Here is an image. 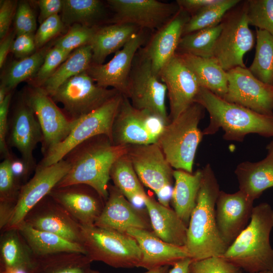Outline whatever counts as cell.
<instances>
[{
    "mask_svg": "<svg viewBox=\"0 0 273 273\" xmlns=\"http://www.w3.org/2000/svg\"><path fill=\"white\" fill-rule=\"evenodd\" d=\"M128 148V145L114 144L105 135L86 140L64 158L70 168L55 187L85 184L94 188L106 202L111 167L117 160L127 153Z\"/></svg>",
    "mask_w": 273,
    "mask_h": 273,
    "instance_id": "1",
    "label": "cell"
},
{
    "mask_svg": "<svg viewBox=\"0 0 273 273\" xmlns=\"http://www.w3.org/2000/svg\"><path fill=\"white\" fill-rule=\"evenodd\" d=\"M196 206L187 228L185 248L192 260L222 256L228 245L222 240L216 221L215 207L220 191L210 164L203 169Z\"/></svg>",
    "mask_w": 273,
    "mask_h": 273,
    "instance_id": "2",
    "label": "cell"
},
{
    "mask_svg": "<svg viewBox=\"0 0 273 273\" xmlns=\"http://www.w3.org/2000/svg\"><path fill=\"white\" fill-rule=\"evenodd\" d=\"M194 102L202 105L209 116V123L203 135L215 133L221 128L227 141L242 142L251 133L273 137V115H266L229 102L201 87Z\"/></svg>",
    "mask_w": 273,
    "mask_h": 273,
    "instance_id": "3",
    "label": "cell"
},
{
    "mask_svg": "<svg viewBox=\"0 0 273 273\" xmlns=\"http://www.w3.org/2000/svg\"><path fill=\"white\" fill-rule=\"evenodd\" d=\"M272 229V207L266 202L254 206L249 223L222 257L249 273L273 271Z\"/></svg>",
    "mask_w": 273,
    "mask_h": 273,
    "instance_id": "4",
    "label": "cell"
},
{
    "mask_svg": "<svg viewBox=\"0 0 273 273\" xmlns=\"http://www.w3.org/2000/svg\"><path fill=\"white\" fill-rule=\"evenodd\" d=\"M205 110L194 102L164 126L157 143L172 168L193 173L197 150L204 135L198 126Z\"/></svg>",
    "mask_w": 273,
    "mask_h": 273,
    "instance_id": "5",
    "label": "cell"
},
{
    "mask_svg": "<svg viewBox=\"0 0 273 273\" xmlns=\"http://www.w3.org/2000/svg\"><path fill=\"white\" fill-rule=\"evenodd\" d=\"M82 245L92 261L115 268L139 267L142 254L136 241L126 233L95 225H82Z\"/></svg>",
    "mask_w": 273,
    "mask_h": 273,
    "instance_id": "6",
    "label": "cell"
},
{
    "mask_svg": "<svg viewBox=\"0 0 273 273\" xmlns=\"http://www.w3.org/2000/svg\"><path fill=\"white\" fill-rule=\"evenodd\" d=\"M221 28L214 46L212 58L226 72L236 67H246L244 55L255 41L249 28L246 1H240L224 15Z\"/></svg>",
    "mask_w": 273,
    "mask_h": 273,
    "instance_id": "7",
    "label": "cell"
},
{
    "mask_svg": "<svg viewBox=\"0 0 273 273\" xmlns=\"http://www.w3.org/2000/svg\"><path fill=\"white\" fill-rule=\"evenodd\" d=\"M123 97L118 94L78 119L68 136L44 155L38 165L48 166L57 163L76 146L97 135H105L112 141L113 124Z\"/></svg>",
    "mask_w": 273,
    "mask_h": 273,
    "instance_id": "8",
    "label": "cell"
},
{
    "mask_svg": "<svg viewBox=\"0 0 273 273\" xmlns=\"http://www.w3.org/2000/svg\"><path fill=\"white\" fill-rule=\"evenodd\" d=\"M135 57L126 97L134 108L148 112L166 125L169 121L165 105L166 85L154 73L150 60L142 52Z\"/></svg>",
    "mask_w": 273,
    "mask_h": 273,
    "instance_id": "9",
    "label": "cell"
},
{
    "mask_svg": "<svg viewBox=\"0 0 273 273\" xmlns=\"http://www.w3.org/2000/svg\"><path fill=\"white\" fill-rule=\"evenodd\" d=\"M98 85L87 71L67 80L52 97L61 103L67 116L75 121L97 109L119 94Z\"/></svg>",
    "mask_w": 273,
    "mask_h": 273,
    "instance_id": "10",
    "label": "cell"
},
{
    "mask_svg": "<svg viewBox=\"0 0 273 273\" xmlns=\"http://www.w3.org/2000/svg\"><path fill=\"white\" fill-rule=\"evenodd\" d=\"M165 125L157 117L134 108L123 96L113 124L112 141L116 145L155 143Z\"/></svg>",
    "mask_w": 273,
    "mask_h": 273,
    "instance_id": "11",
    "label": "cell"
},
{
    "mask_svg": "<svg viewBox=\"0 0 273 273\" xmlns=\"http://www.w3.org/2000/svg\"><path fill=\"white\" fill-rule=\"evenodd\" d=\"M22 95L40 124L43 135L41 152L44 156L68 136L77 120L70 119L40 87L31 85Z\"/></svg>",
    "mask_w": 273,
    "mask_h": 273,
    "instance_id": "12",
    "label": "cell"
},
{
    "mask_svg": "<svg viewBox=\"0 0 273 273\" xmlns=\"http://www.w3.org/2000/svg\"><path fill=\"white\" fill-rule=\"evenodd\" d=\"M127 154L141 182L153 191L163 204L162 193L169 191L174 170L157 143L128 145Z\"/></svg>",
    "mask_w": 273,
    "mask_h": 273,
    "instance_id": "13",
    "label": "cell"
},
{
    "mask_svg": "<svg viewBox=\"0 0 273 273\" xmlns=\"http://www.w3.org/2000/svg\"><path fill=\"white\" fill-rule=\"evenodd\" d=\"M70 168V164L64 159L48 166L37 165L33 176L22 186L12 215L2 232L17 229L29 211L49 195Z\"/></svg>",
    "mask_w": 273,
    "mask_h": 273,
    "instance_id": "14",
    "label": "cell"
},
{
    "mask_svg": "<svg viewBox=\"0 0 273 273\" xmlns=\"http://www.w3.org/2000/svg\"><path fill=\"white\" fill-rule=\"evenodd\" d=\"M228 90L224 100L256 112L273 115V86L255 77L246 67L227 71Z\"/></svg>",
    "mask_w": 273,
    "mask_h": 273,
    "instance_id": "15",
    "label": "cell"
},
{
    "mask_svg": "<svg viewBox=\"0 0 273 273\" xmlns=\"http://www.w3.org/2000/svg\"><path fill=\"white\" fill-rule=\"evenodd\" d=\"M43 135L40 124L30 106L23 95L17 101L9 117L7 144L15 148L31 172L37 165L33 153L37 145L41 143Z\"/></svg>",
    "mask_w": 273,
    "mask_h": 273,
    "instance_id": "16",
    "label": "cell"
},
{
    "mask_svg": "<svg viewBox=\"0 0 273 273\" xmlns=\"http://www.w3.org/2000/svg\"><path fill=\"white\" fill-rule=\"evenodd\" d=\"M115 12L113 23H126L141 29H159L179 10L175 3L157 0H108Z\"/></svg>",
    "mask_w": 273,
    "mask_h": 273,
    "instance_id": "17",
    "label": "cell"
},
{
    "mask_svg": "<svg viewBox=\"0 0 273 273\" xmlns=\"http://www.w3.org/2000/svg\"><path fill=\"white\" fill-rule=\"evenodd\" d=\"M145 38L143 31L140 29L108 62L92 63L87 72L98 85L105 88L112 87L127 97L133 62Z\"/></svg>",
    "mask_w": 273,
    "mask_h": 273,
    "instance_id": "18",
    "label": "cell"
},
{
    "mask_svg": "<svg viewBox=\"0 0 273 273\" xmlns=\"http://www.w3.org/2000/svg\"><path fill=\"white\" fill-rule=\"evenodd\" d=\"M159 78L167 89L169 123L194 102L201 87L194 74L177 54L163 67Z\"/></svg>",
    "mask_w": 273,
    "mask_h": 273,
    "instance_id": "19",
    "label": "cell"
},
{
    "mask_svg": "<svg viewBox=\"0 0 273 273\" xmlns=\"http://www.w3.org/2000/svg\"><path fill=\"white\" fill-rule=\"evenodd\" d=\"M23 221L35 229L82 245L81 225L49 195L29 211Z\"/></svg>",
    "mask_w": 273,
    "mask_h": 273,
    "instance_id": "20",
    "label": "cell"
},
{
    "mask_svg": "<svg viewBox=\"0 0 273 273\" xmlns=\"http://www.w3.org/2000/svg\"><path fill=\"white\" fill-rule=\"evenodd\" d=\"M254 201L240 190L234 193L220 191L216 203V221L219 234L228 247L248 225Z\"/></svg>",
    "mask_w": 273,
    "mask_h": 273,
    "instance_id": "21",
    "label": "cell"
},
{
    "mask_svg": "<svg viewBox=\"0 0 273 273\" xmlns=\"http://www.w3.org/2000/svg\"><path fill=\"white\" fill-rule=\"evenodd\" d=\"M49 195L82 225H94L106 202L94 188L83 184L55 187Z\"/></svg>",
    "mask_w": 273,
    "mask_h": 273,
    "instance_id": "22",
    "label": "cell"
},
{
    "mask_svg": "<svg viewBox=\"0 0 273 273\" xmlns=\"http://www.w3.org/2000/svg\"><path fill=\"white\" fill-rule=\"evenodd\" d=\"M108 192V199L94 225L122 233L130 228L152 231L149 218L114 186L109 185Z\"/></svg>",
    "mask_w": 273,
    "mask_h": 273,
    "instance_id": "23",
    "label": "cell"
},
{
    "mask_svg": "<svg viewBox=\"0 0 273 273\" xmlns=\"http://www.w3.org/2000/svg\"><path fill=\"white\" fill-rule=\"evenodd\" d=\"M190 17L188 13L179 8L177 12L157 30L142 51L150 60L154 73L159 77L162 69L176 54L184 28Z\"/></svg>",
    "mask_w": 273,
    "mask_h": 273,
    "instance_id": "24",
    "label": "cell"
},
{
    "mask_svg": "<svg viewBox=\"0 0 273 273\" xmlns=\"http://www.w3.org/2000/svg\"><path fill=\"white\" fill-rule=\"evenodd\" d=\"M126 234L133 238L141 251L140 266L150 270L163 266H172L184 258L189 257L185 247L167 243L152 231L130 228Z\"/></svg>",
    "mask_w": 273,
    "mask_h": 273,
    "instance_id": "25",
    "label": "cell"
},
{
    "mask_svg": "<svg viewBox=\"0 0 273 273\" xmlns=\"http://www.w3.org/2000/svg\"><path fill=\"white\" fill-rule=\"evenodd\" d=\"M143 201L148 211L153 232L167 243L185 247L188 226L174 210L148 195Z\"/></svg>",
    "mask_w": 273,
    "mask_h": 273,
    "instance_id": "26",
    "label": "cell"
},
{
    "mask_svg": "<svg viewBox=\"0 0 273 273\" xmlns=\"http://www.w3.org/2000/svg\"><path fill=\"white\" fill-rule=\"evenodd\" d=\"M239 190L253 200L267 189L273 187V157L267 155L255 162L245 161L236 168Z\"/></svg>",
    "mask_w": 273,
    "mask_h": 273,
    "instance_id": "27",
    "label": "cell"
},
{
    "mask_svg": "<svg viewBox=\"0 0 273 273\" xmlns=\"http://www.w3.org/2000/svg\"><path fill=\"white\" fill-rule=\"evenodd\" d=\"M173 175L175 183L171 194L172 206L177 215L188 226L196 204L203 176L202 169L194 173L175 169Z\"/></svg>",
    "mask_w": 273,
    "mask_h": 273,
    "instance_id": "28",
    "label": "cell"
},
{
    "mask_svg": "<svg viewBox=\"0 0 273 273\" xmlns=\"http://www.w3.org/2000/svg\"><path fill=\"white\" fill-rule=\"evenodd\" d=\"M140 29L126 23H113L97 28L89 44L93 63L103 64L107 56L121 50Z\"/></svg>",
    "mask_w": 273,
    "mask_h": 273,
    "instance_id": "29",
    "label": "cell"
},
{
    "mask_svg": "<svg viewBox=\"0 0 273 273\" xmlns=\"http://www.w3.org/2000/svg\"><path fill=\"white\" fill-rule=\"evenodd\" d=\"M177 54L194 74L201 87L221 98L224 96L228 90L227 72L214 59Z\"/></svg>",
    "mask_w": 273,
    "mask_h": 273,
    "instance_id": "30",
    "label": "cell"
},
{
    "mask_svg": "<svg viewBox=\"0 0 273 273\" xmlns=\"http://www.w3.org/2000/svg\"><path fill=\"white\" fill-rule=\"evenodd\" d=\"M34 254L17 229L2 232L0 240V271H27Z\"/></svg>",
    "mask_w": 273,
    "mask_h": 273,
    "instance_id": "31",
    "label": "cell"
},
{
    "mask_svg": "<svg viewBox=\"0 0 273 273\" xmlns=\"http://www.w3.org/2000/svg\"><path fill=\"white\" fill-rule=\"evenodd\" d=\"M36 256L60 252H78L85 254L83 247L56 234L35 229L23 221L17 228Z\"/></svg>",
    "mask_w": 273,
    "mask_h": 273,
    "instance_id": "32",
    "label": "cell"
},
{
    "mask_svg": "<svg viewBox=\"0 0 273 273\" xmlns=\"http://www.w3.org/2000/svg\"><path fill=\"white\" fill-rule=\"evenodd\" d=\"M92 262L83 253L60 252L36 256L27 273H86Z\"/></svg>",
    "mask_w": 273,
    "mask_h": 273,
    "instance_id": "33",
    "label": "cell"
},
{
    "mask_svg": "<svg viewBox=\"0 0 273 273\" xmlns=\"http://www.w3.org/2000/svg\"><path fill=\"white\" fill-rule=\"evenodd\" d=\"M93 63L90 44L73 51L40 87L52 97L58 88L69 79L87 71Z\"/></svg>",
    "mask_w": 273,
    "mask_h": 273,
    "instance_id": "34",
    "label": "cell"
},
{
    "mask_svg": "<svg viewBox=\"0 0 273 273\" xmlns=\"http://www.w3.org/2000/svg\"><path fill=\"white\" fill-rule=\"evenodd\" d=\"M110 179L114 186L131 202L136 198L143 200L147 195L127 154L113 164Z\"/></svg>",
    "mask_w": 273,
    "mask_h": 273,
    "instance_id": "35",
    "label": "cell"
},
{
    "mask_svg": "<svg viewBox=\"0 0 273 273\" xmlns=\"http://www.w3.org/2000/svg\"><path fill=\"white\" fill-rule=\"evenodd\" d=\"M248 69L257 79L273 86V36L267 32L256 29L255 55Z\"/></svg>",
    "mask_w": 273,
    "mask_h": 273,
    "instance_id": "36",
    "label": "cell"
},
{
    "mask_svg": "<svg viewBox=\"0 0 273 273\" xmlns=\"http://www.w3.org/2000/svg\"><path fill=\"white\" fill-rule=\"evenodd\" d=\"M49 49L46 47L28 57L13 61L3 75L1 84L11 93L20 82L33 78Z\"/></svg>",
    "mask_w": 273,
    "mask_h": 273,
    "instance_id": "37",
    "label": "cell"
},
{
    "mask_svg": "<svg viewBox=\"0 0 273 273\" xmlns=\"http://www.w3.org/2000/svg\"><path fill=\"white\" fill-rule=\"evenodd\" d=\"M104 7L99 0H63L61 19L64 25L75 23L94 27L104 14Z\"/></svg>",
    "mask_w": 273,
    "mask_h": 273,
    "instance_id": "38",
    "label": "cell"
},
{
    "mask_svg": "<svg viewBox=\"0 0 273 273\" xmlns=\"http://www.w3.org/2000/svg\"><path fill=\"white\" fill-rule=\"evenodd\" d=\"M221 25L201 29L182 36L176 53L211 58L216 39L220 33Z\"/></svg>",
    "mask_w": 273,
    "mask_h": 273,
    "instance_id": "39",
    "label": "cell"
},
{
    "mask_svg": "<svg viewBox=\"0 0 273 273\" xmlns=\"http://www.w3.org/2000/svg\"><path fill=\"white\" fill-rule=\"evenodd\" d=\"M240 0H218L191 16L183 30V36L219 24L225 14Z\"/></svg>",
    "mask_w": 273,
    "mask_h": 273,
    "instance_id": "40",
    "label": "cell"
},
{
    "mask_svg": "<svg viewBox=\"0 0 273 273\" xmlns=\"http://www.w3.org/2000/svg\"><path fill=\"white\" fill-rule=\"evenodd\" d=\"M246 2L249 25L273 36V0H247Z\"/></svg>",
    "mask_w": 273,
    "mask_h": 273,
    "instance_id": "41",
    "label": "cell"
},
{
    "mask_svg": "<svg viewBox=\"0 0 273 273\" xmlns=\"http://www.w3.org/2000/svg\"><path fill=\"white\" fill-rule=\"evenodd\" d=\"M97 29L95 26L74 24L64 35L55 41L54 47L71 53L79 48L89 44Z\"/></svg>",
    "mask_w": 273,
    "mask_h": 273,
    "instance_id": "42",
    "label": "cell"
},
{
    "mask_svg": "<svg viewBox=\"0 0 273 273\" xmlns=\"http://www.w3.org/2000/svg\"><path fill=\"white\" fill-rule=\"evenodd\" d=\"M71 53L54 46L50 49L31 85L41 87Z\"/></svg>",
    "mask_w": 273,
    "mask_h": 273,
    "instance_id": "43",
    "label": "cell"
},
{
    "mask_svg": "<svg viewBox=\"0 0 273 273\" xmlns=\"http://www.w3.org/2000/svg\"><path fill=\"white\" fill-rule=\"evenodd\" d=\"M240 269L222 256L192 260L189 273H237Z\"/></svg>",
    "mask_w": 273,
    "mask_h": 273,
    "instance_id": "44",
    "label": "cell"
},
{
    "mask_svg": "<svg viewBox=\"0 0 273 273\" xmlns=\"http://www.w3.org/2000/svg\"><path fill=\"white\" fill-rule=\"evenodd\" d=\"M15 33L16 35L33 34L36 28V20L33 10L27 1L18 3L14 17Z\"/></svg>",
    "mask_w": 273,
    "mask_h": 273,
    "instance_id": "45",
    "label": "cell"
},
{
    "mask_svg": "<svg viewBox=\"0 0 273 273\" xmlns=\"http://www.w3.org/2000/svg\"><path fill=\"white\" fill-rule=\"evenodd\" d=\"M64 27V24L59 15L53 16L43 21L34 35L36 49L42 48L60 33Z\"/></svg>",
    "mask_w": 273,
    "mask_h": 273,
    "instance_id": "46",
    "label": "cell"
},
{
    "mask_svg": "<svg viewBox=\"0 0 273 273\" xmlns=\"http://www.w3.org/2000/svg\"><path fill=\"white\" fill-rule=\"evenodd\" d=\"M12 98V93H9L4 101L0 104V153L4 158L11 154L7 144L8 129L9 106Z\"/></svg>",
    "mask_w": 273,
    "mask_h": 273,
    "instance_id": "47",
    "label": "cell"
},
{
    "mask_svg": "<svg viewBox=\"0 0 273 273\" xmlns=\"http://www.w3.org/2000/svg\"><path fill=\"white\" fill-rule=\"evenodd\" d=\"M18 3L17 1L3 0L0 3V38L5 37L9 33L12 21L14 18Z\"/></svg>",
    "mask_w": 273,
    "mask_h": 273,
    "instance_id": "48",
    "label": "cell"
},
{
    "mask_svg": "<svg viewBox=\"0 0 273 273\" xmlns=\"http://www.w3.org/2000/svg\"><path fill=\"white\" fill-rule=\"evenodd\" d=\"M37 49L33 34L17 36L12 43L11 52L18 58H24L35 53Z\"/></svg>",
    "mask_w": 273,
    "mask_h": 273,
    "instance_id": "49",
    "label": "cell"
},
{
    "mask_svg": "<svg viewBox=\"0 0 273 273\" xmlns=\"http://www.w3.org/2000/svg\"><path fill=\"white\" fill-rule=\"evenodd\" d=\"M40 10L38 21L40 24L47 19L62 11V0H39L37 2Z\"/></svg>",
    "mask_w": 273,
    "mask_h": 273,
    "instance_id": "50",
    "label": "cell"
},
{
    "mask_svg": "<svg viewBox=\"0 0 273 273\" xmlns=\"http://www.w3.org/2000/svg\"><path fill=\"white\" fill-rule=\"evenodd\" d=\"M11 168L17 181L22 186L28 181L27 179L32 173L21 159L11 153L10 155Z\"/></svg>",
    "mask_w": 273,
    "mask_h": 273,
    "instance_id": "51",
    "label": "cell"
},
{
    "mask_svg": "<svg viewBox=\"0 0 273 273\" xmlns=\"http://www.w3.org/2000/svg\"><path fill=\"white\" fill-rule=\"evenodd\" d=\"M218 0H177L179 7L192 16L203 8L216 3Z\"/></svg>",
    "mask_w": 273,
    "mask_h": 273,
    "instance_id": "52",
    "label": "cell"
},
{
    "mask_svg": "<svg viewBox=\"0 0 273 273\" xmlns=\"http://www.w3.org/2000/svg\"><path fill=\"white\" fill-rule=\"evenodd\" d=\"M15 33L11 32L1 39L0 43V68H2L7 59V56L11 51V47L13 42Z\"/></svg>",
    "mask_w": 273,
    "mask_h": 273,
    "instance_id": "53",
    "label": "cell"
},
{
    "mask_svg": "<svg viewBox=\"0 0 273 273\" xmlns=\"http://www.w3.org/2000/svg\"><path fill=\"white\" fill-rule=\"evenodd\" d=\"M192 260L190 257L179 260L172 265L168 273H189V267Z\"/></svg>",
    "mask_w": 273,
    "mask_h": 273,
    "instance_id": "54",
    "label": "cell"
},
{
    "mask_svg": "<svg viewBox=\"0 0 273 273\" xmlns=\"http://www.w3.org/2000/svg\"><path fill=\"white\" fill-rule=\"evenodd\" d=\"M170 266H163L150 270L144 273H168Z\"/></svg>",
    "mask_w": 273,
    "mask_h": 273,
    "instance_id": "55",
    "label": "cell"
},
{
    "mask_svg": "<svg viewBox=\"0 0 273 273\" xmlns=\"http://www.w3.org/2000/svg\"><path fill=\"white\" fill-rule=\"evenodd\" d=\"M9 93L7 90V89L3 85L1 84L0 85V104H1L4 101L7 95Z\"/></svg>",
    "mask_w": 273,
    "mask_h": 273,
    "instance_id": "56",
    "label": "cell"
},
{
    "mask_svg": "<svg viewBox=\"0 0 273 273\" xmlns=\"http://www.w3.org/2000/svg\"><path fill=\"white\" fill-rule=\"evenodd\" d=\"M267 155L273 157V139L266 147Z\"/></svg>",
    "mask_w": 273,
    "mask_h": 273,
    "instance_id": "57",
    "label": "cell"
},
{
    "mask_svg": "<svg viewBox=\"0 0 273 273\" xmlns=\"http://www.w3.org/2000/svg\"><path fill=\"white\" fill-rule=\"evenodd\" d=\"M0 273H27L23 270H12L8 271H0Z\"/></svg>",
    "mask_w": 273,
    "mask_h": 273,
    "instance_id": "58",
    "label": "cell"
},
{
    "mask_svg": "<svg viewBox=\"0 0 273 273\" xmlns=\"http://www.w3.org/2000/svg\"><path fill=\"white\" fill-rule=\"evenodd\" d=\"M86 273H101L99 271L94 270L90 268Z\"/></svg>",
    "mask_w": 273,
    "mask_h": 273,
    "instance_id": "59",
    "label": "cell"
},
{
    "mask_svg": "<svg viewBox=\"0 0 273 273\" xmlns=\"http://www.w3.org/2000/svg\"><path fill=\"white\" fill-rule=\"evenodd\" d=\"M237 273H242L240 271H238ZM249 273V272H247ZM255 273H273V271H261L259 272H255Z\"/></svg>",
    "mask_w": 273,
    "mask_h": 273,
    "instance_id": "60",
    "label": "cell"
}]
</instances>
